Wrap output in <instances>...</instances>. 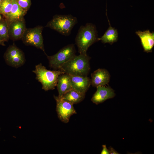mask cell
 <instances>
[{"mask_svg": "<svg viewBox=\"0 0 154 154\" xmlns=\"http://www.w3.org/2000/svg\"><path fill=\"white\" fill-rule=\"evenodd\" d=\"M78 23L76 17L71 15H56L46 25L62 35H69L74 26Z\"/></svg>", "mask_w": 154, "mask_h": 154, "instance_id": "4", "label": "cell"}, {"mask_svg": "<svg viewBox=\"0 0 154 154\" xmlns=\"http://www.w3.org/2000/svg\"><path fill=\"white\" fill-rule=\"evenodd\" d=\"M56 102V110L58 117L62 122L68 123L71 116L77 113L73 104L58 96H54Z\"/></svg>", "mask_w": 154, "mask_h": 154, "instance_id": "7", "label": "cell"}, {"mask_svg": "<svg viewBox=\"0 0 154 154\" xmlns=\"http://www.w3.org/2000/svg\"><path fill=\"white\" fill-rule=\"evenodd\" d=\"M91 85L94 87L106 86L108 84L110 76L108 71L104 68H99L91 75Z\"/></svg>", "mask_w": 154, "mask_h": 154, "instance_id": "11", "label": "cell"}, {"mask_svg": "<svg viewBox=\"0 0 154 154\" xmlns=\"http://www.w3.org/2000/svg\"><path fill=\"white\" fill-rule=\"evenodd\" d=\"M26 30L24 18L14 21L8 23L9 38L13 40L22 38Z\"/></svg>", "mask_w": 154, "mask_h": 154, "instance_id": "10", "label": "cell"}, {"mask_svg": "<svg viewBox=\"0 0 154 154\" xmlns=\"http://www.w3.org/2000/svg\"><path fill=\"white\" fill-rule=\"evenodd\" d=\"M136 34L139 37L144 51L146 52L151 51L154 45V33L149 30L142 31H137Z\"/></svg>", "mask_w": 154, "mask_h": 154, "instance_id": "13", "label": "cell"}, {"mask_svg": "<svg viewBox=\"0 0 154 154\" xmlns=\"http://www.w3.org/2000/svg\"><path fill=\"white\" fill-rule=\"evenodd\" d=\"M69 75L72 88L85 94L91 85V79L87 76Z\"/></svg>", "mask_w": 154, "mask_h": 154, "instance_id": "12", "label": "cell"}, {"mask_svg": "<svg viewBox=\"0 0 154 154\" xmlns=\"http://www.w3.org/2000/svg\"><path fill=\"white\" fill-rule=\"evenodd\" d=\"M102 149L101 152V154H109V150L107 148L106 145H102Z\"/></svg>", "mask_w": 154, "mask_h": 154, "instance_id": "21", "label": "cell"}, {"mask_svg": "<svg viewBox=\"0 0 154 154\" xmlns=\"http://www.w3.org/2000/svg\"><path fill=\"white\" fill-rule=\"evenodd\" d=\"M76 52L74 45L71 44L63 47L54 55L46 54L49 67L55 70H59L63 64L76 55Z\"/></svg>", "mask_w": 154, "mask_h": 154, "instance_id": "5", "label": "cell"}, {"mask_svg": "<svg viewBox=\"0 0 154 154\" xmlns=\"http://www.w3.org/2000/svg\"><path fill=\"white\" fill-rule=\"evenodd\" d=\"M85 94L81 93L72 88L66 93L61 98L74 104L82 101L85 98Z\"/></svg>", "mask_w": 154, "mask_h": 154, "instance_id": "16", "label": "cell"}, {"mask_svg": "<svg viewBox=\"0 0 154 154\" xmlns=\"http://www.w3.org/2000/svg\"><path fill=\"white\" fill-rule=\"evenodd\" d=\"M58 96L61 98L66 93L72 89L69 74L64 73L59 76L57 84Z\"/></svg>", "mask_w": 154, "mask_h": 154, "instance_id": "14", "label": "cell"}, {"mask_svg": "<svg viewBox=\"0 0 154 154\" xmlns=\"http://www.w3.org/2000/svg\"><path fill=\"white\" fill-rule=\"evenodd\" d=\"M93 95L91 100L96 105L102 103L107 100L112 98L116 94L114 90L110 87L99 86Z\"/></svg>", "mask_w": 154, "mask_h": 154, "instance_id": "9", "label": "cell"}, {"mask_svg": "<svg viewBox=\"0 0 154 154\" xmlns=\"http://www.w3.org/2000/svg\"><path fill=\"white\" fill-rule=\"evenodd\" d=\"M2 1V0H0V4L1 3V1Z\"/></svg>", "mask_w": 154, "mask_h": 154, "instance_id": "25", "label": "cell"}, {"mask_svg": "<svg viewBox=\"0 0 154 154\" xmlns=\"http://www.w3.org/2000/svg\"><path fill=\"white\" fill-rule=\"evenodd\" d=\"M1 16L0 15V20L1 19Z\"/></svg>", "mask_w": 154, "mask_h": 154, "instance_id": "24", "label": "cell"}, {"mask_svg": "<svg viewBox=\"0 0 154 154\" xmlns=\"http://www.w3.org/2000/svg\"><path fill=\"white\" fill-rule=\"evenodd\" d=\"M98 41L96 27L89 23L80 27L75 39L78 52L84 55L87 54V50L90 46Z\"/></svg>", "mask_w": 154, "mask_h": 154, "instance_id": "2", "label": "cell"}, {"mask_svg": "<svg viewBox=\"0 0 154 154\" xmlns=\"http://www.w3.org/2000/svg\"><path fill=\"white\" fill-rule=\"evenodd\" d=\"M12 6V0H2L0 5V14L5 17L10 12Z\"/></svg>", "mask_w": 154, "mask_h": 154, "instance_id": "19", "label": "cell"}, {"mask_svg": "<svg viewBox=\"0 0 154 154\" xmlns=\"http://www.w3.org/2000/svg\"><path fill=\"white\" fill-rule=\"evenodd\" d=\"M26 13L22 9L16 0H12L11 9L4 18L8 24L12 21L23 18Z\"/></svg>", "mask_w": 154, "mask_h": 154, "instance_id": "15", "label": "cell"}, {"mask_svg": "<svg viewBox=\"0 0 154 154\" xmlns=\"http://www.w3.org/2000/svg\"><path fill=\"white\" fill-rule=\"evenodd\" d=\"M22 9L26 12L29 8L31 4V0H16Z\"/></svg>", "mask_w": 154, "mask_h": 154, "instance_id": "20", "label": "cell"}, {"mask_svg": "<svg viewBox=\"0 0 154 154\" xmlns=\"http://www.w3.org/2000/svg\"><path fill=\"white\" fill-rule=\"evenodd\" d=\"M109 151L110 154H119L111 146L109 147Z\"/></svg>", "mask_w": 154, "mask_h": 154, "instance_id": "22", "label": "cell"}, {"mask_svg": "<svg viewBox=\"0 0 154 154\" xmlns=\"http://www.w3.org/2000/svg\"><path fill=\"white\" fill-rule=\"evenodd\" d=\"M4 42L0 40V45L3 46H5V44L4 43Z\"/></svg>", "mask_w": 154, "mask_h": 154, "instance_id": "23", "label": "cell"}, {"mask_svg": "<svg viewBox=\"0 0 154 154\" xmlns=\"http://www.w3.org/2000/svg\"><path fill=\"white\" fill-rule=\"evenodd\" d=\"M108 21L109 27L101 37L98 38V40H101L104 43H109L112 44L117 40L118 34L117 29L112 27L109 20Z\"/></svg>", "mask_w": 154, "mask_h": 154, "instance_id": "17", "label": "cell"}, {"mask_svg": "<svg viewBox=\"0 0 154 154\" xmlns=\"http://www.w3.org/2000/svg\"><path fill=\"white\" fill-rule=\"evenodd\" d=\"M43 27L39 26L26 30L22 38L24 43L34 46L42 50L45 53L42 34Z\"/></svg>", "mask_w": 154, "mask_h": 154, "instance_id": "6", "label": "cell"}, {"mask_svg": "<svg viewBox=\"0 0 154 154\" xmlns=\"http://www.w3.org/2000/svg\"><path fill=\"white\" fill-rule=\"evenodd\" d=\"M4 58L8 65L16 68L22 66L25 62L23 53L14 44L8 48L4 54Z\"/></svg>", "mask_w": 154, "mask_h": 154, "instance_id": "8", "label": "cell"}, {"mask_svg": "<svg viewBox=\"0 0 154 154\" xmlns=\"http://www.w3.org/2000/svg\"><path fill=\"white\" fill-rule=\"evenodd\" d=\"M36 75V79L42 85V88L45 91L52 90L56 86L58 78L60 75L65 73L61 70H50L40 63L35 66L33 71Z\"/></svg>", "mask_w": 154, "mask_h": 154, "instance_id": "3", "label": "cell"}, {"mask_svg": "<svg viewBox=\"0 0 154 154\" xmlns=\"http://www.w3.org/2000/svg\"><path fill=\"white\" fill-rule=\"evenodd\" d=\"M9 38L8 32V24L5 18L0 20V40L4 42Z\"/></svg>", "mask_w": 154, "mask_h": 154, "instance_id": "18", "label": "cell"}, {"mask_svg": "<svg viewBox=\"0 0 154 154\" xmlns=\"http://www.w3.org/2000/svg\"><path fill=\"white\" fill-rule=\"evenodd\" d=\"M90 57L87 54L76 55L63 64L59 70L70 75L87 76L90 70Z\"/></svg>", "mask_w": 154, "mask_h": 154, "instance_id": "1", "label": "cell"}]
</instances>
